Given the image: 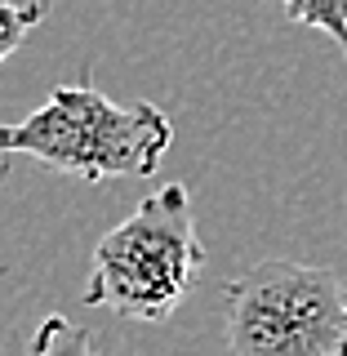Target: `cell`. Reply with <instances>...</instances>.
Here are the masks:
<instances>
[{
	"label": "cell",
	"mask_w": 347,
	"mask_h": 356,
	"mask_svg": "<svg viewBox=\"0 0 347 356\" xmlns=\"http://www.w3.org/2000/svg\"><path fill=\"white\" fill-rule=\"evenodd\" d=\"M31 356H107L98 352V343L89 339V330H81L67 316H45L36 339H31Z\"/></svg>",
	"instance_id": "obj_5"
},
{
	"label": "cell",
	"mask_w": 347,
	"mask_h": 356,
	"mask_svg": "<svg viewBox=\"0 0 347 356\" xmlns=\"http://www.w3.org/2000/svg\"><path fill=\"white\" fill-rule=\"evenodd\" d=\"M232 356H347V281L330 267L267 259L223 289Z\"/></svg>",
	"instance_id": "obj_3"
},
{
	"label": "cell",
	"mask_w": 347,
	"mask_h": 356,
	"mask_svg": "<svg viewBox=\"0 0 347 356\" xmlns=\"http://www.w3.org/2000/svg\"><path fill=\"white\" fill-rule=\"evenodd\" d=\"M54 0H0V63L14 58L27 36L49 18Z\"/></svg>",
	"instance_id": "obj_4"
},
{
	"label": "cell",
	"mask_w": 347,
	"mask_h": 356,
	"mask_svg": "<svg viewBox=\"0 0 347 356\" xmlns=\"http://www.w3.org/2000/svg\"><path fill=\"white\" fill-rule=\"evenodd\" d=\"M174 125L156 103H111L89 81L58 85L18 125H0V156H31L58 174L107 183L161 170Z\"/></svg>",
	"instance_id": "obj_1"
},
{
	"label": "cell",
	"mask_w": 347,
	"mask_h": 356,
	"mask_svg": "<svg viewBox=\"0 0 347 356\" xmlns=\"http://www.w3.org/2000/svg\"><path fill=\"white\" fill-rule=\"evenodd\" d=\"M200 263L205 245L196 236L192 196L183 183H170L98 241L85 303L125 321H170L192 294Z\"/></svg>",
	"instance_id": "obj_2"
},
{
	"label": "cell",
	"mask_w": 347,
	"mask_h": 356,
	"mask_svg": "<svg viewBox=\"0 0 347 356\" xmlns=\"http://www.w3.org/2000/svg\"><path fill=\"white\" fill-rule=\"evenodd\" d=\"M285 18L298 27L325 31V36L347 54V0H281Z\"/></svg>",
	"instance_id": "obj_6"
}]
</instances>
